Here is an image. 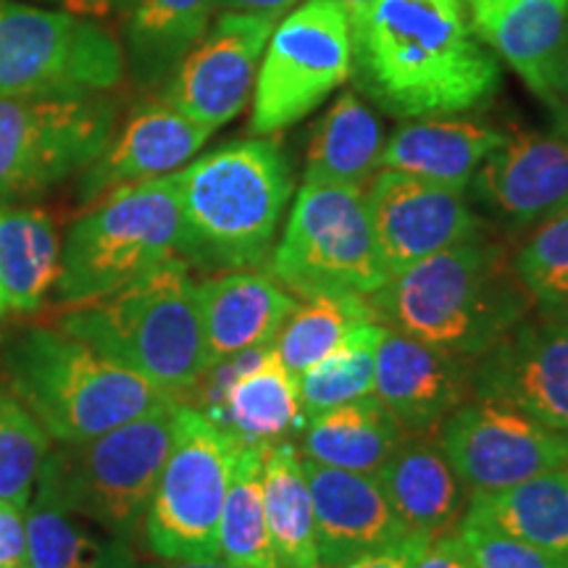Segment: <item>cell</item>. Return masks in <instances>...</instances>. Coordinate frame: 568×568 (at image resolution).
<instances>
[{
  "label": "cell",
  "mask_w": 568,
  "mask_h": 568,
  "mask_svg": "<svg viewBox=\"0 0 568 568\" xmlns=\"http://www.w3.org/2000/svg\"><path fill=\"white\" fill-rule=\"evenodd\" d=\"M351 27L355 84L389 116H458L500 90L466 0H374Z\"/></svg>",
  "instance_id": "cell-1"
},
{
  "label": "cell",
  "mask_w": 568,
  "mask_h": 568,
  "mask_svg": "<svg viewBox=\"0 0 568 568\" xmlns=\"http://www.w3.org/2000/svg\"><path fill=\"white\" fill-rule=\"evenodd\" d=\"M372 303L387 329L466 358H479L535 311L514 253L489 234L393 274Z\"/></svg>",
  "instance_id": "cell-2"
},
{
  "label": "cell",
  "mask_w": 568,
  "mask_h": 568,
  "mask_svg": "<svg viewBox=\"0 0 568 568\" xmlns=\"http://www.w3.org/2000/svg\"><path fill=\"white\" fill-rule=\"evenodd\" d=\"M180 258L203 274L258 268L293 197V169L272 138L234 140L174 172Z\"/></svg>",
  "instance_id": "cell-3"
},
{
  "label": "cell",
  "mask_w": 568,
  "mask_h": 568,
  "mask_svg": "<svg viewBox=\"0 0 568 568\" xmlns=\"http://www.w3.org/2000/svg\"><path fill=\"white\" fill-rule=\"evenodd\" d=\"M59 329L180 403L209 372L197 282L180 255L101 301L74 305Z\"/></svg>",
  "instance_id": "cell-4"
},
{
  "label": "cell",
  "mask_w": 568,
  "mask_h": 568,
  "mask_svg": "<svg viewBox=\"0 0 568 568\" xmlns=\"http://www.w3.org/2000/svg\"><path fill=\"white\" fill-rule=\"evenodd\" d=\"M6 385L59 445L84 443L180 403L61 329L32 326L3 347Z\"/></svg>",
  "instance_id": "cell-5"
},
{
  "label": "cell",
  "mask_w": 568,
  "mask_h": 568,
  "mask_svg": "<svg viewBox=\"0 0 568 568\" xmlns=\"http://www.w3.org/2000/svg\"><path fill=\"white\" fill-rule=\"evenodd\" d=\"M180 255L174 174L122 184L69 226L61 243L55 301L84 305L116 293Z\"/></svg>",
  "instance_id": "cell-6"
},
{
  "label": "cell",
  "mask_w": 568,
  "mask_h": 568,
  "mask_svg": "<svg viewBox=\"0 0 568 568\" xmlns=\"http://www.w3.org/2000/svg\"><path fill=\"white\" fill-rule=\"evenodd\" d=\"M180 406L153 410L84 443L59 445L48 453L34 493L132 542L142 535L148 503L172 450Z\"/></svg>",
  "instance_id": "cell-7"
},
{
  "label": "cell",
  "mask_w": 568,
  "mask_h": 568,
  "mask_svg": "<svg viewBox=\"0 0 568 568\" xmlns=\"http://www.w3.org/2000/svg\"><path fill=\"white\" fill-rule=\"evenodd\" d=\"M266 272L295 297H372L389 280L358 184L303 182Z\"/></svg>",
  "instance_id": "cell-8"
},
{
  "label": "cell",
  "mask_w": 568,
  "mask_h": 568,
  "mask_svg": "<svg viewBox=\"0 0 568 568\" xmlns=\"http://www.w3.org/2000/svg\"><path fill=\"white\" fill-rule=\"evenodd\" d=\"M119 105L105 92L0 98V205L82 174L109 145Z\"/></svg>",
  "instance_id": "cell-9"
},
{
  "label": "cell",
  "mask_w": 568,
  "mask_h": 568,
  "mask_svg": "<svg viewBox=\"0 0 568 568\" xmlns=\"http://www.w3.org/2000/svg\"><path fill=\"white\" fill-rule=\"evenodd\" d=\"M240 447L201 410L176 408L172 450L142 521L155 558H219V521Z\"/></svg>",
  "instance_id": "cell-10"
},
{
  "label": "cell",
  "mask_w": 568,
  "mask_h": 568,
  "mask_svg": "<svg viewBox=\"0 0 568 568\" xmlns=\"http://www.w3.org/2000/svg\"><path fill=\"white\" fill-rule=\"evenodd\" d=\"M124 69L122 45L98 21L0 0V98L109 92Z\"/></svg>",
  "instance_id": "cell-11"
},
{
  "label": "cell",
  "mask_w": 568,
  "mask_h": 568,
  "mask_svg": "<svg viewBox=\"0 0 568 568\" xmlns=\"http://www.w3.org/2000/svg\"><path fill=\"white\" fill-rule=\"evenodd\" d=\"M351 77V17L332 0H305L274 24L255 74L247 126L255 138L284 132L316 111Z\"/></svg>",
  "instance_id": "cell-12"
},
{
  "label": "cell",
  "mask_w": 568,
  "mask_h": 568,
  "mask_svg": "<svg viewBox=\"0 0 568 568\" xmlns=\"http://www.w3.org/2000/svg\"><path fill=\"white\" fill-rule=\"evenodd\" d=\"M468 495L497 493L550 468H564L568 435L521 410L471 397L435 432Z\"/></svg>",
  "instance_id": "cell-13"
},
{
  "label": "cell",
  "mask_w": 568,
  "mask_h": 568,
  "mask_svg": "<svg viewBox=\"0 0 568 568\" xmlns=\"http://www.w3.org/2000/svg\"><path fill=\"white\" fill-rule=\"evenodd\" d=\"M364 201L382 264L393 276L447 247L489 234L460 190L379 169L364 184Z\"/></svg>",
  "instance_id": "cell-14"
},
{
  "label": "cell",
  "mask_w": 568,
  "mask_h": 568,
  "mask_svg": "<svg viewBox=\"0 0 568 568\" xmlns=\"http://www.w3.org/2000/svg\"><path fill=\"white\" fill-rule=\"evenodd\" d=\"M274 24L261 13L222 11L163 84V101L211 132L230 124L251 101Z\"/></svg>",
  "instance_id": "cell-15"
},
{
  "label": "cell",
  "mask_w": 568,
  "mask_h": 568,
  "mask_svg": "<svg viewBox=\"0 0 568 568\" xmlns=\"http://www.w3.org/2000/svg\"><path fill=\"white\" fill-rule=\"evenodd\" d=\"M474 397L568 435V326L537 308L474 358Z\"/></svg>",
  "instance_id": "cell-16"
},
{
  "label": "cell",
  "mask_w": 568,
  "mask_h": 568,
  "mask_svg": "<svg viewBox=\"0 0 568 568\" xmlns=\"http://www.w3.org/2000/svg\"><path fill=\"white\" fill-rule=\"evenodd\" d=\"M474 358L439 351L387 329L376 351L374 395L406 435H435L453 410L474 397Z\"/></svg>",
  "instance_id": "cell-17"
},
{
  "label": "cell",
  "mask_w": 568,
  "mask_h": 568,
  "mask_svg": "<svg viewBox=\"0 0 568 568\" xmlns=\"http://www.w3.org/2000/svg\"><path fill=\"white\" fill-rule=\"evenodd\" d=\"M471 187L508 230H531L568 203V130L508 132Z\"/></svg>",
  "instance_id": "cell-18"
},
{
  "label": "cell",
  "mask_w": 568,
  "mask_h": 568,
  "mask_svg": "<svg viewBox=\"0 0 568 568\" xmlns=\"http://www.w3.org/2000/svg\"><path fill=\"white\" fill-rule=\"evenodd\" d=\"M209 126L193 122L163 98L138 105L113 132L105 151L84 169L77 184L80 203H95L122 184L180 172L211 138Z\"/></svg>",
  "instance_id": "cell-19"
},
{
  "label": "cell",
  "mask_w": 568,
  "mask_h": 568,
  "mask_svg": "<svg viewBox=\"0 0 568 568\" xmlns=\"http://www.w3.org/2000/svg\"><path fill=\"white\" fill-rule=\"evenodd\" d=\"M322 568L406 537L374 474H355L303 458Z\"/></svg>",
  "instance_id": "cell-20"
},
{
  "label": "cell",
  "mask_w": 568,
  "mask_h": 568,
  "mask_svg": "<svg viewBox=\"0 0 568 568\" xmlns=\"http://www.w3.org/2000/svg\"><path fill=\"white\" fill-rule=\"evenodd\" d=\"M197 297L209 368L251 347L272 345L297 305L293 293L258 268L213 274L197 284Z\"/></svg>",
  "instance_id": "cell-21"
},
{
  "label": "cell",
  "mask_w": 568,
  "mask_h": 568,
  "mask_svg": "<svg viewBox=\"0 0 568 568\" xmlns=\"http://www.w3.org/2000/svg\"><path fill=\"white\" fill-rule=\"evenodd\" d=\"M374 477L408 535L432 537L456 529L468 506V489L437 435H406Z\"/></svg>",
  "instance_id": "cell-22"
},
{
  "label": "cell",
  "mask_w": 568,
  "mask_h": 568,
  "mask_svg": "<svg viewBox=\"0 0 568 568\" xmlns=\"http://www.w3.org/2000/svg\"><path fill=\"white\" fill-rule=\"evenodd\" d=\"M474 32L539 101L568 34V0H466Z\"/></svg>",
  "instance_id": "cell-23"
},
{
  "label": "cell",
  "mask_w": 568,
  "mask_h": 568,
  "mask_svg": "<svg viewBox=\"0 0 568 568\" xmlns=\"http://www.w3.org/2000/svg\"><path fill=\"white\" fill-rule=\"evenodd\" d=\"M506 134L474 119H410L385 140L379 169H393L466 193L474 174L487 155L503 145Z\"/></svg>",
  "instance_id": "cell-24"
},
{
  "label": "cell",
  "mask_w": 568,
  "mask_h": 568,
  "mask_svg": "<svg viewBox=\"0 0 568 568\" xmlns=\"http://www.w3.org/2000/svg\"><path fill=\"white\" fill-rule=\"evenodd\" d=\"M209 418L232 432L243 445L255 447L293 439L308 422L297 376L282 364L274 345L258 366L232 382L222 408Z\"/></svg>",
  "instance_id": "cell-25"
},
{
  "label": "cell",
  "mask_w": 568,
  "mask_h": 568,
  "mask_svg": "<svg viewBox=\"0 0 568 568\" xmlns=\"http://www.w3.org/2000/svg\"><path fill=\"white\" fill-rule=\"evenodd\" d=\"M213 0H130L124 61L138 88L166 84L190 48L209 32Z\"/></svg>",
  "instance_id": "cell-26"
},
{
  "label": "cell",
  "mask_w": 568,
  "mask_h": 568,
  "mask_svg": "<svg viewBox=\"0 0 568 568\" xmlns=\"http://www.w3.org/2000/svg\"><path fill=\"white\" fill-rule=\"evenodd\" d=\"M385 130L379 116L355 90H345L324 111L305 151L303 182L364 184L379 172Z\"/></svg>",
  "instance_id": "cell-27"
},
{
  "label": "cell",
  "mask_w": 568,
  "mask_h": 568,
  "mask_svg": "<svg viewBox=\"0 0 568 568\" xmlns=\"http://www.w3.org/2000/svg\"><path fill=\"white\" fill-rule=\"evenodd\" d=\"M301 437L303 458L355 474H376L406 432L379 397L366 395L311 416Z\"/></svg>",
  "instance_id": "cell-28"
},
{
  "label": "cell",
  "mask_w": 568,
  "mask_h": 568,
  "mask_svg": "<svg viewBox=\"0 0 568 568\" xmlns=\"http://www.w3.org/2000/svg\"><path fill=\"white\" fill-rule=\"evenodd\" d=\"M61 274V237L40 209L0 205V295L9 311L42 308Z\"/></svg>",
  "instance_id": "cell-29"
},
{
  "label": "cell",
  "mask_w": 568,
  "mask_h": 568,
  "mask_svg": "<svg viewBox=\"0 0 568 568\" xmlns=\"http://www.w3.org/2000/svg\"><path fill=\"white\" fill-rule=\"evenodd\" d=\"M30 568H140L132 542L34 493L27 506Z\"/></svg>",
  "instance_id": "cell-30"
},
{
  "label": "cell",
  "mask_w": 568,
  "mask_h": 568,
  "mask_svg": "<svg viewBox=\"0 0 568 568\" xmlns=\"http://www.w3.org/2000/svg\"><path fill=\"white\" fill-rule=\"evenodd\" d=\"M464 514L537 548L568 552V479L564 468H550L497 493L468 495Z\"/></svg>",
  "instance_id": "cell-31"
},
{
  "label": "cell",
  "mask_w": 568,
  "mask_h": 568,
  "mask_svg": "<svg viewBox=\"0 0 568 568\" xmlns=\"http://www.w3.org/2000/svg\"><path fill=\"white\" fill-rule=\"evenodd\" d=\"M264 506L282 568H322L303 453L293 439L264 447Z\"/></svg>",
  "instance_id": "cell-32"
},
{
  "label": "cell",
  "mask_w": 568,
  "mask_h": 568,
  "mask_svg": "<svg viewBox=\"0 0 568 568\" xmlns=\"http://www.w3.org/2000/svg\"><path fill=\"white\" fill-rule=\"evenodd\" d=\"M219 558L237 568H282L264 506V447L243 445L219 521Z\"/></svg>",
  "instance_id": "cell-33"
},
{
  "label": "cell",
  "mask_w": 568,
  "mask_h": 568,
  "mask_svg": "<svg viewBox=\"0 0 568 568\" xmlns=\"http://www.w3.org/2000/svg\"><path fill=\"white\" fill-rule=\"evenodd\" d=\"M379 322L372 297L361 295H316L303 297L274 339L280 361L295 376L324 358L332 347L343 343L355 326ZM382 324V322H379Z\"/></svg>",
  "instance_id": "cell-34"
},
{
  "label": "cell",
  "mask_w": 568,
  "mask_h": 568,
  "mask_svg": "<svg viewBox=\"0 0 568 568\" xmlns=\"http://www.w3.org/2000/svg\"><path fill=\"white\" fill-rule=\"evenodd\" d=\"M385 332L387 326L379 322L355 326L343 337V343L297 376L305 416L311 418L322 410L374 395L376 351Z\"/></svg>",
  "instance_id": "cell-35"
},
{
  "label": "cell",
  "mask_w": 568,
  "mask_h": 568,
  "mask_svg": "<svg viewBox=\"0 0 568 568\" xmlns=\"http://www.w3.org/2000/svg\"><path fill=\"white\" fill-rule=\"evenodd\" d=\"M48 453L51 437L0 382V500L30 506Z\"/></svg>",
  "instance_id": "cell-36"
},
{
  "label": "cell",
  "mask_w": 568,
  "mask_h": 568,
  "mask_svg": "<svg viewBox=\"0 0 568 568\" xmlns=\"http://www.w3.org/2000/svg\"><path fill=\"white\" fill-rule=\"evenodd\" d=\"M514 268L537 308H550L568 295V203L531 226L514 251Z\"/></svg>",
  "instance_id": "cell-37"
},
{
  "label": "cell",
  "mask_w": 568,
  "mask_h": 568,
  "mask_svg": "<svg viewBox=\"0 0 568 568\" xmlns=\"http://www.w3.org/2000/svg\"><path fill=\"white\" fill-rule=\"evenodd\" d=\"M456 531L464 539L474 568H568V552L537 548L466 514L456 524Z\"/></svg>",
  "instance_id": "cell-38"
},
{
  "label": "cell",
  "mask_w": 568,
  "mask_h": 568,
  "mask_svg": "<svg viewBox=\"0 0 568 568\" xmlns=\"http://www.w3.org/2000/svg\"><path fill=\"white\" fill-rule=\"evenodd\" d=\"M414 568H474L464 539L456 529L424 537L418 545Z\"/></svg>",
  "instance_id": "cell-39"
},
{
  "label": "cell",
  "mask_w": 568,
  "mask_h": 568,
  "mask_svg": "<svg viewBox=\"0 0 568 568\" xmlns=\"http://www.w3.org/2000/svg\"><path fill=\"white\" fill-rule=\"evenodd\" d=\"M422 539V535H406L395 539V542L382 545V548L364 550L358 556L337 560V564L324 568H414V558Z\"/></svg>",
  "instance_id": "cell-40"
},
{
  "label": "cell",
  "mask_w": 568,
  "mask_h": 568,
  "mask_svg": "<svg viewBox=\"0 0 568 568\" xmlns=\"http://www.w3.org/2000/svg\"><path fill=\"white\" fill-rule=\"evenodd\" d=\"M27 566V508L0 500V568Z\"/></svg>",
  "instance_id": "cell-41"
},
{
  "label": "cell",
  "mask_w": 568,
  "mask_h": 568,
  "mask_svg": "<svg viewBox=\"0 0 568 568\" xmlns=\"http://www.w3.org/2000/svg\"><path fill=\"white\" fill-rule=\"evenodd\" d=\"M545 103H548L550 109H556V113L560 116V124H564V130H568V34L556 63H552Z\"/></svg>",
  "instance_id": "cell-42"
},
{
  "label": "cell",
  "mask_w": 568,
  "mask_h": 568,
  "mask_svg": "<svg viewBox=\"0 0 568 568\" xmlns=\"http://www.w3.org/2000/svg\"><path fill=\"white\" fill-rule=\"evenodd\" d=\"M216 9L234 11V13H261V17H272L280 21L282 13L295 9L297 0H213Z\"/></svg>",
  "instance_id": "cell-43"
},
{
  "label": "cell",
  "mask_w": 568,
  "mask_h": 568,
  "mask_svg": "<svg viewBox=\"0 0 568 568\" xmlns=\"http://www.w3.org/2000/svg\"><path fill=\"white\" fill-rule=\"evenodd\" d=\"M42 3H59L63 6V11L77 13V17L84 19H105L113 11L124 9L130 0H42Z\"/></svg>",
  "instance_id": "cell-44"
},
{
  "label": "cell",
  "mask_w": 568,
  "mask_h": 568,
  "mask_svg": "<svg viewBox=\"0 0 568 568\" xmlns=\"http://www.w3.org/2000/svg\"><path fill=\"white\" fill-rule=\"evenodd\" d=\"M142 568H237L222 558H159Z\"/></svg>",
  "instance_id": "cell-45"
},
{
  "label": "cell",
  "mask_w": 568,
  "mask_h": 568,
  "mask_svg": "<svg viewBox=\"0 0 568 568\" xmlns=\"http://www.w3.org/2000/svg\"><path fill=\"white\" fill-rule=\"evenodd\" d=\"M332 3H337L339 9H343L347 17H351V21H353V19H358L361 13L366 11L368 6L374 3V0H332Z\"/></svg>",
  "instance_id": "cell-46"
},
{
  "label": "cell",
  "mask_w": 568,
  "mask_h": 568,
  "mask_svg": "<svg viewBox=\"0 0 568 568\" xmlns=\"http://www.w3.org/2000/svg\"><path fill=\"white\" fill-rule=\"evenodd\" d=\"M542 311H548L550 316H556L558 322H564L566 326H568V295L564 297V301L560 303H556V305H550V308H542Z\"/></svg>",
  "instance_id": "cell-47"
},
{
  "label": "cell",
  "mask_w": 568,
  "mask_h": 568,
  "mask_svg": "<svg viewBox=\"0 0 568 568\" xmlns=\"http://www.w3.org/2000/svg\"><path fill=\"white\" fill-rule=\"evenodd\" d=\"M6 311H9V305H6V301H3V295H0V316L6 314Z\"/></svg>",
  "instance_id": "cell-48"
},
{
  "label": "cell",
  "mask_w": 568,
  "mask_h": 568,
  "mask_svg": "<svg viewBox=\"0 0 568 568\" xmlns=\"http://www.w3.org/2000/svg\"><path fill=\"white\" fill-rule=\"evenodd\" d=\"M564 474H566V479H568V458H566V464H564Z\"/></svg>",
  "instance_id": "cell-49"
},
{
  "label": "cell",
  "mask_w": 568,
  "mask_h": 568,
  "mask_svg": "<svg viewBox=\"0 0 568 568\" xmlns=\"http://www.w3.org/2000/svg\"><path fill=\"white\" fill-rule=\"evenodd\" d=\"M13 568H30V566H13Z\"/></svg>",
  "instance_id": "cell-50"
},
{
  "label": "cell",
  "mask_w": 568,
  "mask_h": 568,
  "mask_svg": "<svg viewBox=\"0 0 568 568\" xmlns=\"http://www.w3.org/2000/svg\"><path fill=\"white\" fill-rule=\"evenodd\" d=\"M0 343H3V337H0Z\"/></svg>",
  "instance_id": "cell-51"
}]
</instances>
